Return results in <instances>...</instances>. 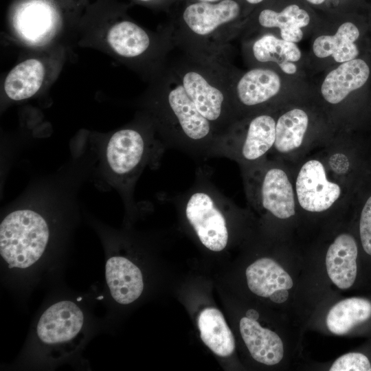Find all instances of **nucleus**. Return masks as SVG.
Segmentation results:
<instances>
[{"label":"nucleus","instance_id":"obj_20","mask_svg":"<svg viewBox=\"0 0 371 371\" xmlns=\"http://www.w3.org/2000/svg\"><path fill=\"white\" fill-rule=\"evenodd\" d=\"M308 13L296 4L289 5L280 12L264 9L258 14V25L265 29L278 28L283 40L298 43L302 41V28L308 25Z\"/></svg>","mask_w":371,"mask_h":371},{"label":"nucleus","instance_id":"obj_9","mask_svg":"<svg viewBox=\"0 0 371 371\" xmlns=\"http://www.w3.org/2000/svg\"><path fill=\"white\" fill-rule=\"evenodd\" d=\"M149 141L146 135L135 128H125L114 133L106 146V160L111 170L120 178L135 177L148 159Z\"/></svg>","mask_w":371,"mask_h":371},{"label":"nucleus","instance_id":"obj_10","mask_svg":"<svg viewBox=\"0 0 371 371\" xmlns=\"http://www.w3.org/2000/svg\"><path fill=\"white\" fill-rule=\"evenodd\" d=\"M83 323V313L75 303L60 301L49 306L42 314L36 333L39 339L45 344L63 343L75 337Z\"/></svg>","mask_w":371,"mask_h":371},{"label":"nucleus","instance_id":"obj_25","mask_svg":"<svg viewBox=\"0 0 371 371\" xmlns=\"http://www.w3.org/2000/svg\"><path fill=\"white\" fill-rule=\"evenodd\" d=\"M371 364L362 353L349 352L337 359L330 371H370Z\"/></svg>","mask_w":371,"mask_h":371},{"label":"nucleus","instance_id":"obj_12","mask_svg":"<svg viewBox=\"0 0 371 371\" xmlns=\"http://www.w3.org/2000/svg\"><path fill=\"white\" fill-rule=\"evenodd\" d=\"M369 76L370 67L363 59L340 63L324 78L320 89L322 96L327 103L338 104L350 93L362 87Z\"/></svg>","mask_w":371,"mask_h":371},{"label":"nucleus","instance_id":"obj_13","mask_svg":"<svg viewBox=\"0 0 371 371\" xmlns=\"http://www.w3.org/2000/svg\"><path fill=\"white\" fill-rule=\"evenodd\" d=\"M105 276L113 298L119 304H128L136 300L144 289L140 269L122 256H113L106 262Z\"/></svg>","mask_w":371,"mask_h":371},{"label":"nucleus","instance_id":"obj_15","mask_svg":"<svg viewBox=\"0 0 371 371\" xmlns=\"http://www.w3.org/2000/svg\"><path fill=\"white\" fill-rule=\"evenodd\" d=\"M239 326L243 339L256 361L273 366L282 360L283 343L275 332L262 327L257 320L247 317L240 319Z\"/></svg>","mask_w":371,"mask_h":371},{"label":"nucleus","instance_id":"obj_31","mask_svg":"<svg viewBox=\"0 0 371 371\" xmlns=\"http://www.w3.org/2000/svg\"><path fill=\"white\" fill-rule=\"evenodd\" d=\"M197 1H201V2L215 3V2H218L222 0H197Z\"/></svg>","mask_w":371,"mask_h":371},{"label":"nucleus","instance_id":"obj_22","mask_svg":"<svg viewBox=\"0 0 371 371\" xmlns=\"http://www.w3.org/2000/svg\"><path fill=\"white\" fill-rule=\"evenodd\" d=\"M45 67L36 58H30L16 65L8 74L4 82L7 96L15 101L33 96L41 88Z\"/></svg>","mask_w":371,"mask_h":371},{"label":"nucleus","instance_id":"obj_28","mask_svg":"<svg viewBox=\"0 0 371 371\" xmlns=\"http://www.w3.org/2000/svg\"><path fill=\"white\" fill-rule=\"evenodd\" d=\"M246 317L251 319L257 320L259 317L258 313L254 309H249L246 312Z\"/></svg>","mask_w":371,"mask_h":371},{"label":"nucleus","instance_id":"obj_29","mask_svg":"<svg viewBox=\"0 0 371 371\" xmlns=\"http://www.w3.org/2000/svg\"><path fill=\"white\" fill-rule=\"evenodd\" d=\"M310 3L314 4V5H319L324 3L326 0H306Z\"/></svg>","mask_w":371,"mask_h":371},{"label":"nucleus","instance_id":"obj_5","mask_svg":"<svg viewBox=\"0 0 371 371\" xmlns=\"http://www.w3.org/2000/svg\"><path fill=\"white\" fill-rule=\"evenodd\" d=\"M242 170L249 203L278 219L295 214V188L282 168L266 158Z\"/></svg>","mask_w":371,"mask_h":371},{"label":"nucleus","instance_id":"obj_11","mask_svg":"<svg viewBox=\"0 0 371 371\" xmlns=\"http://www.w3.org/2000/svg\"><path fill=\"white\" fill-rule=\"evenodd\" d=\"M58 17L54 8L45 0H30L16 11L14 25L26 42L39 45L47 41L57 26Z\"/></svg>","mask_w":371,"mask_h":371},{"label":"nucleus","instance_id":"obj_7","mask_svg":"<svg viewBox=\"0 0 371 371\" xmlns=\"http://www.w3.org/2000/svg\"><path fill=\"white\" fill-rule=\"evenodd\" d=\"M229 89L237 113L243 119L269 110V104L280 93L282 80L273 69L263 66L237 72L229 71Z\"/></svg>","mask_w":371,"mask_h":371},{"label":"nucleus","instance_id":"obj_16","mask_svg":"<svg viewBox=\"0 0 371 371\" xmlns=\"http://www.w3.org/2000/svg\"><path fill=\"white\" fill-rule=\"evenodd\" d=\"M359 36V30L355 23H343L334 34L317 36L313 43V52L319 58L331 56L338 63L355 59L359 53L356 44Z\"/></svg>","mask_w":371,"mask_h":371},{"label":"nucleus","instance_id":"obj_2","mask_svg":"<svg viewBox=\"0 0 371 371\" xmlns=\"http://www.w3.org/2000/svg\"><path fill=\"white\" fill-rule=\"evenodd\" d=\"M240 14L235 0L187 5L181 21L170 30L175 47L203 59H227L228 43L240 31L234 22Z\"/></svg>","mask_w":371,"mask_h":371},{"label":"nucleus","instance_id":"obj_6","mask_svg":"<svg viewBox=\"0 0 371 371\" xmlns=\"http://www.w3.org/2000/svg\"><path fill=\"white\" fill-rule=\"evenodd\" d=\"M276 123L269 110L243 119L223 145L218 157L235 160L241 168L263 161L274 145Z\"/></svg>","mask_w":371,"mask_h":371},{"label":"nucleus","instance_id":"obj_8","mask_svg":"<svg viewBox=\"0 0 371 371\" xmlns=\"http://www.w3.org/2000/svg\"><path fill=\"white\" fill-rule=\"evenodd\" d=\"M294 188L297 203L305 211L313 213L329 210L342 195L340 184L328 178L324 164L315 158L301 166Z\"/></svg>","mask_w":371,"mask_h":371},{"label":"nucleus","instance_id":"obj_23","mask_svg":"<svg viewBox=\"0 0 371 371\" xmlns=\"http://www.w3.org/2000/svg\"><path fill=\"white\" fill-rule=\"evenodd\" d=\"M249 48L255 63L259 65L273 63L279 68L286 63L297 62L302 57L295 43L283 40L271 33L258 36L249 45Z\"/></svg>","mask_w":371,"mask_h":371},{"label":"nucleus","instance_id":"obj_30","mask_svg":"<svg viewBox=\"0 0 371 371\" xmlns=\"http://www.w3.org/2000/svg\"><path fill=\"white\" fill-rule=\"evenodd\" d=\"M245 1L250 4H258L263 1L264 0H245Z\"/></svg>","mask_w":371,"mask_h":371},{"label":"nucleus","instance_id":"obj_3","mask_svg":"<svg viewBox=\"0 0 371 371\" xmlns=\"http://www.w3.org/2000/svg\"><path fill=\"white\" fill-rule=\"evenodd\" d=\"M173 201L205 247L215 252L225 249L229 238L227 216L236 207L212 183L207 172L199 168L192 186Z\"/></svg>","mask_w":371,"mask_h":371},{"label":"nucleus","instance_id":"obj_14","mask_svg":"<svg viewBox=\"0 0 371 371\" xmlns=\"http://www.w3.org/2000/svg\"><path fill=\"white\" fill-rule=\"evenodd\" d=\"M358 249L352 236L341 234L329 246L326 266L332 282L341 289H347L354 284L357 276Z\"/></svg>","mask_w":371,"mask_h":371},{"label":"nucleus","instance_id":"obj_24","mask_svg":"<svg viewBox=\"0 0 371 371\" xmlns=\"http://www.w3.org/2000/svg\"><path fill=\"white\" fill-rule=\"evenodd\" d=\"M371 317V302L361 297H350L335 304L326 317L328 330L335 335H344Z\"/></svg>","mask_w":371,"mask_h":371},{"label":"nucleus","instance_id":"obj_18","mask_svg":"<svg viewBox=\"0 0 371 371\" xmlns=\"http://www.w3.org/2000/svg\"><path fill=\"white\" fill-rule=\"evenodd\" d=\"M309 116L303 109L295 107L282 113L276 118V138L271 150L280 155L295 153L306 139Z\"/></svg>","mask_w":371,"mask_h":371},{"label":"nucleus","instance_id":"obj_17","mask_svg":"<svg viewBox=\"0 0 371 371\" xmlns=\"http://www.w3.org/2000/svg\"><path fill=\"white\" fill-rule=\"evenodd\" d=\"M247 285L256 295L269 297L278 290H289L293 286L289 274L269 258L256 260L246 269Z\"/></svg>","mask_w":371,"mask_h":371},{"label":"nucleus","instance_id":"obj_19","mask_svg":"<svg viewBox=\"0 0 371 371\" xmlns=\"http://www.w3.org/2000/svg\"><path fill=\"white\" fill-rule=\"evenodd\" d=\"M111 49L120 57L138 58L153 47V37L137 24L122 21L113 25L107 34Z\"/></svg>","mask_w":371,"mask_h":371},{"label":"nucleus","instance_id":"obj_1","mask_svg":"<svg viewBox=\"0 0 371 371\" xmlns=\"http://www.w3.org/2000/svg\"><path fill=\"white\" fill-rule=\"evenodd\" d=\"M161 80L155 115L165 146L199 159L218 157L229 135L227 127L186 91L168 65Z\"/></svg>","mask_w":371,"mask_h":371},{"label":"nucleus","instance_id":"obj_21","mask_svg":"<svg viewBox=\"0 0 371 371\" xmlns=\"http://www.w3.org/2000/svg\"><path fill=\"white\" fill-rule=\"evenodd\" d=\"M198 326L201 340L214 353L220 357H228L234 352L233 334L219 310L203 309L198 317Z\"/></svg>","mask_w":371,"mask_h":371},{"label":"nucleus","instance_id":"obj_4","mask_svg":"<svg viewBox=\"0 0 371 371\" xmlns=\"http://www.w3.org/2000/svg\"><path fill=\"white\" fill-rule=\"evenodd\" d=\"M49 237L48 225L37 212L17 210L0 225V254L9 268L26 269L44 253Z\"/></svg>","mask_w":371,"mask_h":371},{"label":"nucleus","instance_id":"obj_27","mask_svg":"<svg viewBox=\"0 0 371 371\" xmlns=\"http://www.w3.org/2000/svg\"><path fill=\"white\" fill-rule=\"evenodd\" d=\"M289 297V292L286 289H282L276 291L270 297V300L276 303H282L285 302Z\"/></svg>","mask_w":371,"mask_h":371},{"label":"nucleus","instance_id":"obj_32","mask_svg":"<svg viewBox=\"0 0 371 371\" xmlns=\"http://www.w3.org/2000/svg\"><path fill=\"white\" fill-rule=\"evenodd\" d=\"M138 1H144V2H148V1H150L152 0H138Z\"/></svg>","mask_w":371,"mask_h":371},{"label":"nucleus","instance_id":"obj_26","mask_svg":"<svg viewBox=\"0 0 371 371\" xmlns=\"http://www.w3.org/2000/svg\"><path fill=\"white\" fill-rule=\"evenodd\" d=\"M359 233L364 251L371 256V196L366 201L361 213Z\"/></svg>","mask_w":371,"mask_h":371}]
</instances>
